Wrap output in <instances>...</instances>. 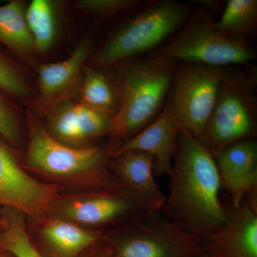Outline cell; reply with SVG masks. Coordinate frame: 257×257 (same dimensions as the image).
I'll return each mask as SVG.
<instances>
[{
  "label": "cell",
  "mask_w": 257,
  "mask_h": 257,
  "mask_svg": "<svg viewBox=\"0 0 257 257\" xmlns=\"http://www.w3.org/2000/svg\"><path fill=\"white\" fill-rule=\"evenodd\" d=\"M90 52V42L86 40L77 45L66 60L42 64L39 67V89L42 100L53 103L70 90L78 78Z\"/></svg>",
  "instance_id": "obj_16"
},
{
  "label": "cell",
  "mask_w": 257,
  "mask_h": 257,
  "mask_svg": "<svg viewBox=\"0 0 257 257\" xmlns=\"http://www.w3.org/2000/svg\"><path fill=\"white\" fill-rule=\"evenodd\" d=\"M257 191L229 211L227 220L203 240L208 257H257Z\"/></svg>",
  "instance_id": "obj_11"
},
{
  "label": "cell",
  "mask_w": 257,
  "mask_h": 257,
  "mask_svg": "<svg viewBox=\"0 0 257 257\" xmlns=\"http://www.w3.org/2000/svg\"><path fill=\"white\" fill-rule=\"evenodd\" d=\"M30 126L26 155L29 167L47 175L64 178L87 176L100 189L120 184L107 168L111 151L100 146L82 148L68 146L56 140L37 121H31Z\"/></svg>",
  "instance_id": "obj_7"
},
{
  "label": "cell",
  "mask_w": 257,
  "mask_h": 257,
  "mask_svg": "<svg viewBox=\"0 0 257 257\" xmlns=\"http://www.w3.org/2000/svg\"><path fill=\"white\" fill-rule=\"evenodd\" d=\"M161 211L102 234L109 257H194L202 253L203 240L161 215Z\"/></svg>",
  "instance_id": "obj_6"
},
{
  "label": "cell",
  "mask_w": 257,
  "mask_h": 257,
  "mask_svg": "<svg viewBox=\"0 0 257 257\" xmlns=\"http://www.w3.org/2000/svg\"><path fill=\"white\" fill-rule=\"evenodd\" d=\"M215 160L221 187L227 191L233 209H236L248 194L257 191L256 141L246 139L232 144Z\"/></svg>",
  "instance_id": "obj_14"
},
{
  "label": "cell",
  "mask_w": 257,
  "mask_h": 257,
  "mask_svg": "<svg viewBox=\"0 0 257 257\" xmlns=\"http://www.w3.org/2000/svg\"><path fill=\"white\" fill-rule=\"evenodd\" d=\"M7 209L2 219L0 248L14 257H47L30 238L23 213L12 208Z\"/></svg>",
  "instance_id": "obj_21"
},
{
  "label": "cell",
  "mask_w": 257,
  "mask_h": 257,
  "mask_svg": "<svg viewBox=\"0 0 257 257\" xmlns=\"http://www.w3.org/2000/svg\"><path fill=\"white\" fill-rule=\"evenodd\" d=\"M0 91L18 98L28 96L29 87L18 67L0 53Z\"/></svg>",
  "instance_id": "obj_24"
},
{
  "label": "cell",
  "mask_w": 257,
  "mask_h": 257,
  "mask_svg": "<svg viewBox=\"0 0 257 257\" xmlns=\"http://www.w3.org/2000/svg\"><path fill=\"white\" fill-rule=\"evenodd\" d=\"M194 257H208V256H206L205 254H204V253H201V254L197 255V256H195Z\"/></svg>",
  "instance_id": "obj_28"
},
{
  "label": "cell",
  "mask_w": 257,
  "mask_h": 257,
  "mask_svg": "<svg viewBox=\"0 0 257 257\" xmlns=\"http://www.w3.org/2000/svg\"><path fill=\"white\" fill-rule=\"evenodd\" d=\"M56 197L55 187L29 175L0 143V206L38 216L52 209Z\"/></svg>",
  "instance_id": "obj_10"
},
{
  "label": "cell",
  "mask_w": 257,
  "mask_h": 257,
  "mask_svg": "<svg viewBox=\"0 0 257 257\" xmlns=\"http://www.w3.org/2000/svg\"><path fill=\"white\" fill-rule=\"evenodd\" d=\"M216 25L231 38L251 42L257 30L256 0H228Z\"/></svg>",
  "instance_id": "obj_20"
},
{
  "label": "cell",
  "mask_w": 257,
  "mask_h": 257,
  "mask_svg": "<svg viewBox=\"0 0 257 257\" xmlns=\"http://www.w3.org/2000/svg\"><path fill=\"white\" fill-rule=\"evenodd\" d=\"M60 214L69 221L102 226L130 221L162 211L160 204L122 184L62 203Z\"/></svg>",
  "instance_id": "obj_9"
},
{
  "label": "cell",
  "mask_w": 257,
  "mask_h": 257,
  "mask_svg": "<svg viewBox=\"0 0 257 257\" xmlns=\"http://www.w3.org/2000/svg\"><path fill=\"white\" fill-rule=\"evenodd\" d=\"M256 87L255 65L223 67L215 106L200 138L214 158L232 144L256 136Z\"/></svg>",
  "instance_id": "obj_4"
},
{
  "label": "cell",
  "mask_w": 257,
  "mask_h": 257,
  "mask_svg": "<svg viewBox=\"0 0 257 257\" xmlns=\"http://www.w3.org/2000/svg\"><path fill=\"white\" fill-rule=\"evenodd\" d=\"M180 127L166 102L156 119L133 138L113 147L109 158L128 151H143L154 159L155 177L170 176L175 159Z\"/></svg>",
  "instance_id": "obj_13"
},
{
  "label": "cell",
  "mask_w": 257,
  "mask_h": 257,
  "mask_svg": "<svg viewBox=\"0 0 257 257\" xmlns=\"http://www.w3.org/2000/svg\"><path fill=\"white\" fill-rule=\"evenodd\" d=\"M83 257H109V250L105 243L101 241L83 253Z\"/></svg>",
  "instance_id": "obj_26"
},
{
  "label": "cell",
  "mask_w": 257,
  "mask_h": 257,
  "mask_svg": "<svg viewBox=\"0 0 257 257\" xmlns=\"http://www.w3.org/2000/svg\"><path fill=\"white\" fill-rule=\"evenodd\" d=\"M178 61L146 55L116 64L121 89L111 136L124 143L151 124L165 107ZM120 143V144H121Z\"/></svg>",
  "instance_id": "obj_2"
},
{
  "label": "cell",
  "mask_w": 257,
  "mask_h": 257,
  "mask_svg": "<svg viewBox=\"0 0 257 257\" xmlns=\"http://www.w3.org/2000/svg\"><path fill=\"white\" fill-rule=\"evenodd\" d=\"M25 16L35 50L47 52L53 45L57 35L53 3L49 0H33L26 8Z\"/></svg>",
  "instance_id": "obj_22"
},
{
  "label": "cell",
  "mask_w": 257,
  "mask_h": 257,
  "mask_svg": "<svg viewBox=\"0 0 257 257\" xmlns=\"http://www.w3.org/2000/svg\"><path fill=\"white\" fill-rule=\"evenodd\" d=\"M0 135L15 143L19 136L18 119L13 107L0 93Z\"/></svg>",
  "instance_id": "obj_25"
},
{
  "label": "cell",
  "mask_w": 257,
  "mask_h": 257,
  "mask_svg": "<svg viewBox=\"0 0 257 257\" xmlns=\"http://www.w3.org/2000/svg\"><path fill=\"white\" fill-rule=\"evenodd\" d=\"M111 159L109 167L119 182L163 207L166 197L155 179L151 155L134 150Z\"/></svg>",
  "instance_id": "obj_15"
},
{
  "label": "cell",
  "mask_w": 257,
  "mask_h": 257,
  "mask_svg": "<svg viewBox=\"0 0 257 257\" xmlns=\"http://www.w3.org/2000/svg\"><path fill=\"white\" fill-rule=\"evenodd\" d=\"M121 101V89L117 72L116 75L113 76L108 73L107 68H95L84 64L81 102L113 119L119 111Z\"/></svg>",
  "instance_id": "obj_18"
},
{
  "label": "cell",
  "mask_w": 257,
  "mask_h": 257,
  "mask_svg": "<svg viewBox=\"0 0 257 257\" xmlns=\"http://www.w3.org/2000/svg\"><path fill=\"white\" fill-rule=\"evenodd\" d=\"M148 55L226 67L251 64L256 52L251 42L239 41L223 33L209 9L199 8L194 10L173 36Z\"/></svg>",
  "instance_id": "obj_5"
},
{
  "label": "cell",
  "mask_w": 257,
  "mask_h": 257,
  "mask_svg": "<svg viewBox=\"0 0 257 257\" xmlns=\"http://www.w3.org/2000/svg\"><path fill=\"white\" fill-rule=\"evenodd\" d=\"M42 233L52 257H80L102 241L101 233L82 229L64 219L47 221Z\"/></svg>",
  "instance_id": "obj_17"
},
{
  "label": "cell",
  "mask_w": 257,
  "mask_h": 257,
  "mask_svg": "<svg viewBox=\"0 0 257 257\" xmlns=\"http://www.w3.org/2000/svg\"><path fill=\"white\" fill-rule=\"evenodd\" d=\"M47 126L56 140L74 147L111 135L113 130L110 116L80 101L55 103L47 116Z\"/></svg>",
  "instance_id": "obj_12"
},
{
  "label": "cell",
  "mask_w": 257,
  "mask_h": 257,
  "mask_svg": "<svg viewBox=\"0 0 257 257\" xmlns=\"http://www.w3.org/2000/svg\"><path fill=\"white\" fill-rule=\"evenodd\" d=\"M223 67L179 62L167 102L181 130L200 139L215 106Z\"/></svg>",
  "instance_id": "obj_8"
},
{
  "label": "cell",
  "mask_w": 257,
  "mask_h": 257,
  "mask_svg": "<svg viewBox=\"0 0 257 257\" xmlns=\"http://www.w3.org/2000/svg\"><path fill=\"white\" fill-rule=\"evenodd\" d=\"M142 4L140 0H80L77 8L96 18L107 19L136 9Z\"/></svg>",
  "instance_id": "obj_23"
},
{
  "label": "cell",
  "mask_w": 257,
  "mask_h": 257,
  "mask_svg": "<svg viewBox=\"0 0 257 257\" xmlns=\"http://www.w3.org/2000/svg\"><path fill=\"white\" fill-rule=\"evenodd\" d=\"M0 257H14L11 253L5 251L3 248H0Z\"/></svg>",
  "instance_id": "obj_27"
},
{
  "label": "cell",
  "mask_w": 257,
  "mask_h": 257,
  "mask_svg": "<svg viewBox=\"0 0 257 257\" xmlns=\"http://www.w3.org/2000/svg\"><path fill=\"white\" fill-rule=\"evenodd\" d=\"M170 177L166 217L202 240L220 229L229 210L221 202L215 158L200 139L181 130Z\"/></svg>",
  "instance_id": "obj_1"
},
{
  "label": "cell",
  "mask_w": 257,
  "mask_h": 257,
  "mask_svg": "<svg viewBox=\"0 0 257 257\" xmlns=\"http://www.w3.org/2000/svg\"><path fill=\"white\" fill-rule=\"evenodd\" d=\"M25 13V4L18 0L0 6V42L20 57L30 58L36 50Z\"/></svg>",
  "instance_id": "obj_19"
},
{
  "label": "cell",
  "mask_w": 257,
  "mask_h": 257,
  "mask_svg": "<svg viewBox=\"0 0 257 257\" xmlns=\"http://www.w3.org/2000/svg\"><path fill=\"white\" fill-rule=\"evenodd\" d=\"M194 10L192 5L176 0H151L142 3L94 52L89 66L109 68L125 61L148 55L175 35Z\"/></svg>",
  "instance_id": "obj_3"
}]
</instances>
